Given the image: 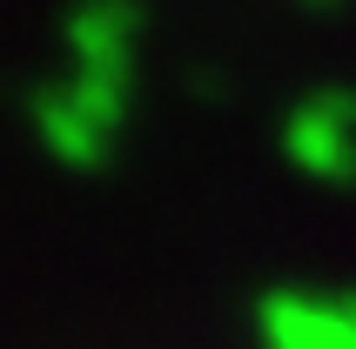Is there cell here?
I'll return each instance as SVG.
<instances>
[{
    "mask_svg": "<svg viewBox=\"0 0 356 349\" xmlns=\"http://www.w3.org/2000/svg\"><path fill=\"white\" fill-rule=\"evenodd\" d=\"M269 349H356V295H276L262 309Z\"/></svg>",
    "mask_w": 356,
    "mask_h": 349,
    "instance_id": "6da1fadb",
    "label": "cell"
}]
</instances>
